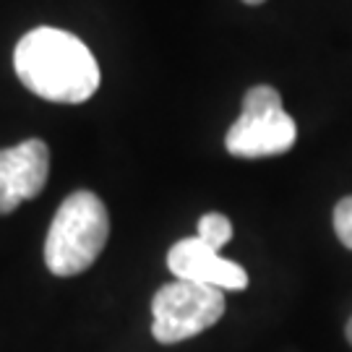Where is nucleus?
I'll return each instance as SVG.
<instances>
[{
  "instance_id": "obj_1",
  "label": "nucleus",
  "mask_w": 352,
  "mask_h": 352,
  "mask_svg": "<svg viewBox=\"0 0 352 352\" xmlns=\"http://www.w3.org/2000/svg\"><path fill=\"white\" fill-rule=\"evenodd\" d=\"M13 68L32 94L60 104H81L100 87V65L81 39L55 29L37 26L19 39Z\"/></svg>"
},
{
  "instance_id": "obj_2",
  "label": "nucleus",
  "mask_w": 352,
  "mask_h": 352,
  "mask_svg": "<svg viewBox=\"0 0 352 352\" xmlns=\"http://www.w3.org/2000/svg\"><path fill=\"white\" fill-rule=\"evenodd\" d=\"M110 235V217L91 190H74L52 217L45 264L55 277H74L97 261Z\"/></svg>"
},
{
  "instance_id": "obj_3",
  "label": "nucleus",
  "mask_w": 352,
  "mask_h": 352,
  "mask_svg": "<svg viewBox=\"0 0 352 352\" xmlns=\"http://www.w3.org/2000/svg\"><path fill=\"white\" fill-rule=\"evenodd\" d=\"M295 139L298 126L285 113L279 91L261 84L245 91L240 118L227 131L225 146L240 160H261L289 151Z\"/></svg>"
},
{
  "instance_id": "obj_4",
  "label": "nucleus",
  "mask_w": 352,
  "mask_h": 352,
  "mask_svg": "<svg viewBox=\"0 0 352 352\" xmlns=\"http://www.w3.org/2000/svg\"><path fill=\"white\" fill-rule=\"evenodd\" d=\"M225 314V289L175 279L151 300V334L160 344L186 342L212 329Z\"/></svg>"
},
{
  "instance_id": "obj_5",
  "label": "nucleus",
  "mask_w": 352,
  "mask_h": 352,
  "mask_svg": "<svg viewBox=\"0 0 352 352\" xmlns=\"http://www.w3.org/2000/svg\"><path fill=\"white\" fill-rule=\"evenodd\" d=\"M50 175V146L42 139L21 141L0 149V214L37 199Z\"/></svg>"
},
{
  "instance_id": "obj_6",
  "label": "nucleus",
  "mask_w": 352,
  "mask_h": 352,
  "mask_svg": "<svg viewBox=\"0 0 352 352\" xmlns=\"http://www.w3.org/2000/svg\"><path fill=\"white\" fill-rule=\"evenodd\" d=\"M167 269L177 279H188L217 289H245L248 272L235 261H227L219 251L209 248L199 235L177 240L167 253Z\"/></svg>"
},
{
  "instance_id": "obj_7",
  "label": "nucleus",
  "mask_w": 352,
  "mask_h": 352,
  "mask_svg": "<svg viewBox=\"0 0 352 352\" xmlns=\"http://www.w3.org/2000/svg\"><path fill=\"white\" fill-rule=\"evenodd\" d=\"M196 235H199L209 248L222 251L227 243L232 240V222L227 219L225 214L209 212L199 219V230H196Z\"/></svg>"
},
{
  "instance_id": "obj_8",
  "label": "nucleus",
  "mask_w": 352,
  "mask_h": 352,
  "mask_svg": "<svg viewBox=\"0 0 352 352\" xmlns=\"http://www.w3.org/2000/svg\"><path fill=\"white\" fill-rule=\"evenodd\" d=\"M334 232L342 240V245L352 251V196H344L334 206Z\"/></svg>"
},
{
  "instance_id": "obj_9",
  "label": "nucleus",
  "mask_w": 352,
  "mask_h": 352,
  "mask_svg": "<svg viewBox=\"0 0 352 352\" xmlns=\"http://www.w3.org/2000/svg\"><path fill=\"white\" fill-rule=\"evenodd\" d=\"M243 3H248V6H261L264 0H243Z\"/></svg>"
},
{
  "instance_id": "obj_10",
  "label": "nucleus",
  "mask_w": 352,
  "mask_h": 352,
  "mask_svg": "<svg viewBox=\"0 0 352 352\" xmlns=\"http://www.w3.org/2000/svg\"><path fill=\"white\" fill-rule=\"evenodd\" d=\"M347 337H350V342H352V318H350V327H347Z\"/></svg>"
}]
</instances>
